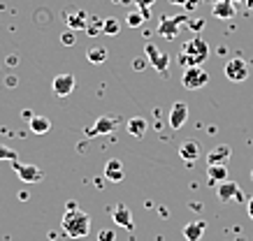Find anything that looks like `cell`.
<instances>
[{"label": "cell", "instance_id": "5b68a950", "mask_svg": "<svg viewBox=\"0 0 253 241\" xmlns=\"http://www.w3.org/2000/svg\"><path fill=\"white\" fill-rule=\"evenodd\" d=\"M144 54H146V61L151 63V65H154L161 74H168V70H169V56L165 54V51H161L154 42H146Z\"/></svg>", "mask_w": 253, "mask_h": 241}, {"label": "cell", "instance_id": "9a60e30c", "mask_svg": "<svg viewBox=\"0 0 253 241\" xmlns=\"http://www.w3.org/2000/svg\"><path fill=\"white\" fill-rule=\"evenodd\" d=\"M105 176H107V181H114V183L126 179V170H123L121 160H116V158L107 160V165H105Z\"/></svg>", "mask_w": 253, "mask_h": 241}, {"label": "cell", "instance_id": "30bf717a", "mask_svg": "<svg viewBox=\"0 0 253 241\" xmlns=\"http://www.w3.org/2000/svg\"><path fill=\"white\" fill-rule=\"evenodd\" d=\"M119 128V118L116 116H100L95 123L88 128V137H95V135H109L112 130Z\"/></svg>", "mask_w": 253, "mask_h": 241}, {"label": "cell", "instance_id": "e575fe53", "mask_svg": "<svg viewBox=\"0 0 253 241\" xmlns=\"http://www.w3.org/2000/svg\"><path fill=\"white\" fill-rule=\"evenodd\" d=\"M33 116H35V114H33V111H28V109H26V111H23V118H28V121H31Z\"/></svg>", "mask_w": 253, "mask_h": 241}, {"label": "cell", "instance_id": "277c9868", "mask_svg": "<svg viewBox=\"0 0 253 241\" xmlns=\"http://www.w3.org/2000/svg\"><path fill=\"white\" fill-rule=\"evenodd\" d=\"M216 193H218V200H221L223 204H230V202L246 204V197H244V193H242L239 183H235V181H230V179L218 183V186H216Z\"/></svg>", "mask_w": 253, "mask_h": 241}, {"label": "cell", "instance_id": "ac0fdd59", "mask_svg": "<svg viewBox=\"0 0 253 241\" xmlns=\"http://www.w3.org/2000/svg\"><path fill=\"white\" fill-rule=\"evenodd\" d=\"M211 12H214L216 19H232L235 16V5H232V0H218V2H214V7H211Z\"/></svg>", "mask_w": 253, "mask_h": 241}, {"label": "cell", "instance_id": "4fadbf2b", "mask_svg": "<svg viewBox=\"0 0 253 241\" xmlns=\"http://www.w3.org/2000/svg\"><path fill=\"white\" fill-rule=\"evenodd\" d=\"M65 24L72 28V31H84L88 26V14L84 9H72V12H65Z\"/></svg>", "mask_w": 253, "mask_h": 241}, {"label": "cell", "instance_id": "44dd1931", "mask_svg": "<svg viewBox=\"0 0 253 241\" xmlns=\"http://www.w3.org/2000/svg\"><path fill=\"white\" fill-rule=\"evenodd\" d=\"M51 130V121L46 116H33L31 118V133L35 135H46Z\"/></svg>", "mask_w": 253, "mask_h": 241}, {"label": "cell", "instance_id": "d6a6232c", "mask_svg": "<svg viewBox=\"0 0 253 241\" xmlns=\"http://www.w3.org/2000/svg\"><path fill=\"white\" fill-rule=\"evenodd\" d=\"M169 5H186V2H188V0H168Z\"/></svg>", "mask_w": 253, "mask_h": 241}, {"label": "cell", "instance_id": "8992f818", "mask_svg": "<svg viewBox=\"0 0 253 241\" xmlns=\"http://www.w3.org/2000/svg\"><path fill=\"white\" fill-rule=\"evenodd\" d=\"M14 172H16V176H19L26 186L40 183V181L44 179V172L40 170L38 165H23V163H19V160H14Z\"/></svg>", "mask_w": 253, "mask_h": 241}, {"label": "cell", "instance_id": "3957f363", "mask_svg": "<svg viewBox=\"0 0 253 241\" xmlns=\"http://www.w3.org/2000/svg\"><path fill=\"white\" fill-rule=\"evenodd\" d=\"M181 84L186 91H198V88H205L209 84V74L202 65H191L181 74Z\"/></svg>", "mask_w": 253, "mask_h": 241}, {"label": "cell", "instance_id": "e0dca14e", "mask_svg": "<svg viewBox=\"0 0 253 241\" xmlns=\"http://www.w3.org/2000/svg\"><path fill=\"white\" fill-rule=\"evenodd\" d=\"M205 230H207V223H205V220L188 223V225L184 227V239L186 241H202V237H205Z\"/></svg>", "mask_w": 253, "mask_h": 241}, {"label": "cell", "instance_id": "52a82bcc", "mask_svg": "<svg viewBox=\"0 0 253 241\" xmlns=\"http://www.w3.org/2000/svg\"><path fill=\"white\" fill-rule=\"evenodd\" d=\"M249 77H251V70H249L246 61L232 58V61L225 63V79L228 81H246Z\"/></svg>", "mask_w": 253, "mask_h": 241}, {"label": "cell", "instance_id": "f1b7e54d", "mask_svg": "<svg viewBox=\"0 0 253 241\" xmlns=\"http://www.w3.org/2000/svg\"><path fill=\"white\" fill-rule=\"evenodd\" d=\"M61 42L65 44V47H72V44H75V33H72V31H65L61 35Z\"/></svg>", "mask_w": 253, "mask_h": 241}, {"label": "cell", "instance_id": "7a4b0ae2", "mask_svg": "<svg viewBox=\"0 0 253 241\" xmlns=\"http://www.w3.org/2000/svg\"><path fill=\"white\" fill-rule=\"evenodd\" d=\"M207 58H209V44L200 37V35H195V37H191L188 42H184L179 63H181L184 68H191V65H202Z\"/></svg>", "mask_w": 253, "mask_h": 241}, {"label": "cell", "instance_id": "83f0119b", "mask_svg": "<svg viewBox=\"0 0 253 241\" xmlns=\"http://www.w3.org/2000/svg\"><path fill=\"white\" fill-rule=\"evenodd\" d=\"M98 241H116V232L109 230V227H105V230L98 232Z\"/></svg>", "mask_w": 253, "mask_h": 241}, {"label": "cell", "instance_id": "9c48e42d", "mask_svg": "<svg viewBox=\"0 0 253 241\" xmlns=\"http://www.w3.org/2000/svg\"><path fill=\"white\" fill-rule=\"evenodd\" d=\"M75 84H77L75 74H58V77L51 81V88H54V93L58 95V98H68V95L75 91Z\"/></svg>", "mask_w": 253, "mask_h": 241}, {"label": "cell", "instance_id": "f546056e", "mask_svg": "<svg viewBox=\"0 0 253 241\" xmlns=\"http://www.w3.org/2000/svg\"><path fill=\"white\" fill-rule=\"evenodd\" d=\"M188 26H191L193 31H200V28L205 26V21H188Z\"/></svg>", "mask_w": 253, "mask_h": 241}, {"label": "cell", "instance_id": "8d00e7d4", "mask_svg": "<svg viewBox=\"0 0 253 241\" xmlns=\"http://www.w3.org/2000/svg\"><path fill=\"white\" fill-rule=\"evenodd\" d=\"M214 2H218V0H214Z\"/></svg>", "mask_w": 253, "mask_h": 241}, {"label": "cell", "instance_id": "4dcf8cb0", "mask_svg": "<svg viewBox=\"0 0 253 241\" xmlns=\"http://www.w3.org/2000/svg\"><path fill=\"white\" fill-rule=\"evenodd\" d=\"M246 213L253 218V197H251V200H246Z\"/></svg>", "mask_w": 253, "mask_h": 241}, {"label": "cell", "instance_id": "d4e9b609", "mask_svg": "<svg viewBox=\"0 0 253 241\" xmlns=\"http://www.w3.org/2000/svg\"><path fill=\"white\" fill-rule=\"evenodd\" d=\"M132 2H135V5L139 7V12L149 19V16H151V5H154L156 0H132Z\"/></svg>", "mask_w": 253, "mask_h": 241}, {"label": "cell", "instance_id": "603a6c76", "mask_svg": "<svg viewBox=\"0 0 253 241\" xmlns=\"http://www.w3.org/2000/svg\"><path fill=\"white\" fill-rule=\"evenodd\" d=\"M119 31H121L119 19H114V16H107V19L102 21V33H105V35H116Z\"/></svg>", "mask_w": 253, "mask_h": 241}, {"label": "cell", "instance_id": "2e32d148", "mask_svg": "<svg viewBox=\"0 0 253 241\" xmlns=\"http://www.w3.org/2000/svg\"><path fill=\"white\" fill-rule=\"evenodd\" d=\"M230 146L228 144H218V146L214 148V151H209L207 156V165H225L228 160H230Z\"/></svg>", "mask_w": 253, "mask_h": 241}, {"label": "cell", "instance_id": "ffe728a7", "mask_svg": "<svg viewBox=\"0 0 253 241\" xmlns=\"http://www.w3.org/2000/svg\"><path fill=\"white\" fill-rule=\"evenodd\" d=\"M126 128H128V133L132 135V137H144L146 130H149V123H146L144 116H132L128 123H126Z\"/></svg>", "mask_w": 253, "mask_h": 241}, {"label": "cell", "instance_id": "4316f807", "mask_svg": "<svg viewBox=\"0 0 253 241\" xmlns=\"http://www.w3.org/2000/svg\"><path fill=\"white\" fill-rule=\"evenodd\" d=\"M102 21L105 19H88V26H86V31L91 33V35H98V33H102Z\"/></svg>", "mask_w": 253, "mask_h": 241}, {"label": "cell", "instance_id": "7c38bea8", "mask_svg": "<svg viewBox=\"0 0 253 241\" xmlns=\"http://www.w3.org/2000/svg\"><path fill=\"white\" fill-rule=\"evenodd\" d=\"M112 220H114L119 227H123V230H132V227H135V223H132V213L126 204H116L114 209H112Z\"/></svg>", "mask_w": 253, "mask_h": 241}, {"label": "cell", "instance_id": "d590c367", "mask_svg": "<svg viewBox=\"0 0 253 241\" xmlns=\"http://www.w3.org/2000/svg\"><path fill=\"white\" fill-rule=\"evenodd\" d=\"M251 179H253V170H251Z\"/></svg>", "mask_w": 253, "mask_h": 241}, {"label": "cell", "instance_id": "7402d4cb", "mask_svg": "<svg viewBox=\"0 0 253 241\" xmlns=\"http://www.w3.org/2000/svg\"><path fill=\"white\" fill-rule=\"evenodd\" d=\"M86 58H88V63H93V65H100V63L107 61V49L91 47L88 51H86Z\"/></svg>", "mask_w": 253, "mask_h": 241}, {"label": "cell", "instance_id": "ba28073f", "mask_svg": "<svg viewBox=\"0 0 253 241\" xmlns=\"http://www.w3.org/2000/svg\"><path fill=\"white\" fill-rule=\"evenodd\" d=\"M181 24H186V16H163V21L158 24V33L165 39H174Z\"/></svg>", "mask_w": 253, "mask_h": 241}, {"label": "cell", "instance_id": "cb8c5ba5", "mask_svg": "<svg viewBox=\"0 0 253 241\" xmlns=\"http://www.w3.org/2000/svg\"><path fill=\"white\" fill-rule=\"evenodd\" d=\"M146 21V16L142 12H130V14L126 16V24L130 26V28H139V26Z\"/></svg>", "mask_w": 253, "mask_h": 241}, {"label": "cell", "instance_id": "6da1fadb", "mask_svg": "<svg viewBox=\"0 0 253 241\" xmlns=\"http://www.w3.org/2000/svg\"><path fill=\"white\" fill-rule=\"evenodd\" d=\"M61 227L70 239H84L91 232V216L82 209H68L63 213Z\"/></svg>", "mask_w": 253, "mask_h": 241}, {"label": "cell", "instance_id": "1f68e13d", "mask_svg": "<svg viewBox=\"0 0 253 241\" xmlns=\"http://www.w3.org/2000/svg\"><path fill=\"white\" fill-rule=\"evenodd\" d=\"M144 65H146L144 61H135V63H132V68H135V70H142V68H144Z\"/></svg>", "mask_w": 253, "mask_h": 241}, {"label": "cell", "instance_id": "5bb4252c", "mask_svg": "<svg viewBox=\"0 0 253 241\" xmlns=\"http://www.w3.org/2000/svg\"><path fill=\"white\" fill-rule=\"evenodd\" d=\"M200 153H202V151H200V144L195 139H186L179 144V156L184 158L186 163H195L200 158Z\"/></svg>", "mask_w": 253, "mask_h": 241}, {"label": "cell", "instance_id": "8fae6325", "mask_svg": "<svg viewBox=\"0 0 253 241\" xmlns=\"http://www.w3.org/2000/svg\"><path fill=\"white\" fill-rule=\"evenodd\" d=\"M186 118H188V104L181 100H176L169 109V128L172 130H179L181 125L186 123Z\"/></svg>", "mask_w": 253, "mask_h": 241}, {"label": "cell", "instance_id": "d6986e66", "mask_svg": "<svg viewBox=\"0 0 253 241\" xmlns=\"http://www.w3.org/2000/svg\"><path fill=\"white\" fill-rule=\"evenodd\" d=\"M207 179L211 186L228 181V167L225 165H207Z\"/></svg>", "mask_w": 253, "mask_h": 241}, {"label": "cell", "instance_id": "484cf974", "mask_svg": "<svg viewBox=\"0 0 253 241\" xmlns=\"http://www.w3.org/2000/svg\"><path fill=\"white\" fill-rule=\"evenodd\" d=\"M0 160H19V156H16V151H12L9 146H5V144H0Z\"/></svg>", "mask_w": 253, "mask_h": 241}, {"label": "cell", "instance_id": "836d02e7", "mask_svg": "<svg viewBox=\"0 0 253 241\" xmlns=\"http://www.w3.org/2000/svg\"><path fill=\"white\" fill-rule=\"evenodd\" d=\"M5 84H7V86H14L16 84V77H7V79H5Z\"/></svg>", "mask_w": 253, "mask_h": 241}]
</instances>
